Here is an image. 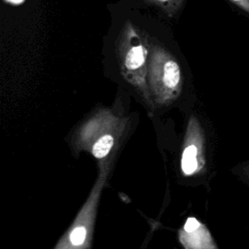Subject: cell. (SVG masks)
I'll return each instance as SVG.
<instances>
[{"mask_svg": "<svg viewBox=\"0 0 249 249\" xmlns=\"http://www.w3.org/2000/svg\"><path fill=\"white\" fill-rule=\"evenodd\" d=\"M233 172L243 184L249 186V160H245L237 164L233 168Z\"/></svg>", "mask_w": 249, "mask_h": 249, "instance_id": "8992f818", "label": "cell"}, {"mask_svg": "<svg viewBox=\"0 0 249 249\" xmlns=\"http://www.w3.org/2000/svg\"><path fill=\"white\" fill-rule=\"evenodd\" d=\"M230 1L249 14V0H230Z\"/></svg>", "mask_w": 249, "mask_h": 249, "instance_id": "9c48e42d", "label": "cell"}, {"mask_svg": "<svg viewBox=\"0 0 249 249\" xmlns=\"http://www.w3.org/2000/svg\"><path fill=\"white\" fill-rule=\"evenodd\" d=\"M86 234H87V231L85 228L79 227L74 229L70 234L71 243L73 245H81L85 241Z\"/></svg>", "mask_w": 249, "mask_h": 249, "instance_id": "52a82bcc", "label": "cell"}, {"mask_svg": "<svg viewBox=\"0 0 249 249\" xmlns=\"http://www.w3.org/2000/svg\"><path fill=\"white\" fill-rule=\"evenodd\" d=\"M148 4L158 7L168 17L175 16L185 0H145Z\"/></svg>", "mask_w": 249, "mask_h": 249, "instance_id": "277c9868", "label": "cell"}, {"mask_svg": "<svg viewBox=\"0 0 249 249\" xmlns=\"http://www.w3.org/2000/svg\"><path fill=\"white\" fill-rule=\"evenodd\" d=\"M182 80V69L173 53L165 46L150 40L147 82L151 91L160 101L170 100L179 93Z\"/></svg>", "mask_w": 249, "mask_h": 249, "instance_id": "7a4b0ae2", "label": "cell"}, {"mask_svg": "<svg viewBox=\"0 0 249 249\" xmlns=\"http://www.w3.org/2000/svg\"><path fill=\"white\" fill-rule=\"evenodd\" d=\"M199 227V223L195 218H189L185 224V231L187 232H194Z\"/></svg>", "mask_w": 249, "mask_h": 249, "instance_id": "ba28073f", "label": "cell"}, {"mask_svg": "<svg viewBox=\"0 0 249 249\" xmlns=\"http://www.w3.org/2000/svg\"><path fill=\"white\" fill-rule=\"evenodd\" d=\"M197 167L196 147L195 145L188 146L182 156V169L185 174H193Z\"/></svg>", "mask_w": 249, "mask_h": 249, "instance_id": "3957f363", "label": "cell"}, {"mask_svg": "<svg viewBox=\"0 0 249 249\" xmlns=\"http://www.w3.org/2000/svg\"><path fill=\"white\" fill-rule=\"evenodd\" d=\"M4 1L7 3H10V4H13V5H19L22 2H24V0H4Z\"/></svg>", "mask_w": 249, "mask_h": 249, "instance_id": "30bf717a", "label": "cell"}, {"mask_svg": "<svg viewBox=\"0 0 249 249\" xmlns=\"http://www.w3.org/2000/svg\"><path fill=\"white\" fill-rule=\"evenodd\" d=\"M113 137L111 135H104L99 138L96 143L92 147V155L97 158L101 159L104 158L111 150L113 146Z\"/></svg>", "mask_w": 249, "mask_h": 249, "instance_id": "5b68a950", "label": "cell"}, {"mask_svg": "<svg viewBox=\"0 0 249 249\" xmlns=\"http://www.w3.org/2000/svg\"><path fill=\"white\" fill-rule=\"evenodd\" d=\"M116 53L123 77L146 92L150 57V40L131 21L126 20L119 33Z\"/></svg>", "mask_w": 249, "mask_h": 249, "instance_id": "6da1fadb", "label": "cell"}]
</instances>
